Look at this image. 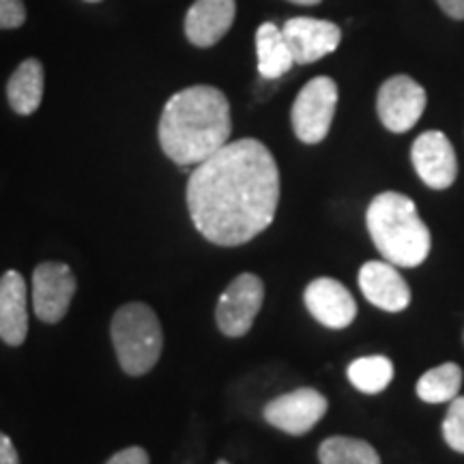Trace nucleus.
Masks as SVG:
<instances>
[{
  "label": "nucleus",
  "instance_id": "11",
  "mask_svg": "<svg viewBox=\"0 0 464 464\" xmlns=\"http://www.w3.org/2000/svg\"><path fill=\"white\" fill-rule=\"evenodd\" d=\"M295 65H310L335 52L340 45L342 31L338 24L316 17H293L282 28Z\"/></svg>",
  "mask_w": 464,
  "mask_h": 464
},
{
  "label": "nucleus",
  "instance_id": "25",
  "mask_svg": "<svg viewBox=\"0 0 464 464\" xmlns=\"http://www.w3.org/2000/svg\"><path fill=\"white\" fill-rule=\"evenodd\" d=\"M443 14H448L454 20H464V0H437Z\"/></svg>",
  "mask_w": 464,
  "mask_h": 464
},
{
  "label": "nucleus",
  "instance_id": "15",
  "mask_svg": "<svg viewBox=\"0 0 464 464\" xmlns=\"http://www.w3.org/2000/svg\"><path fill=\"white\" fill-rule=\"evenodd\" d=\"M28 334V288L20 271L0 277V340L20 346Z\"/></svg>",
  "mask_w": 464,
  "mask_h": 464
},
{
  "label": "nucleus",
  "instance_id": "3",
  "mask_svg": "<svg viewBox=\"0 0 464 464\" xmlns=\"http://www.w3.org/2000/svg\"><path fill=\"white\" fill-rule=\"evenodd\" d=\"M365 224L376 249L393 266H420L430 254V230L415 202L400 191L376 196L365 213Z\"/></svg>",
  "mask_w": 464,
  "mask_h": 464
},
{
  "label": "nucleus",
  "instance_id": "21",
  "mask_svg": "<svg viewBox=\"0 0 464 464\" xmlns=\"http://www.w3.org/2000/svg\"><path fill=\"white\" fill-rule=\"evenodd\" d=\"M443 439L451 450L464 454V396H456L450 402L443 420Z\"/></svg>",
  "mask_w": 464,
  "mask_h": 464
},
{
  "label": "nucleus",
  "instance_id": "4",
  "mask_svg": "<svg viewBox=\"0 0 464 464\" xmlns=\"http://www.w3.org/2000/svg\"><path fill=\"white\" fill-rule=\"evenodd\" d=\"M112 344L121 368L130 376H142L155 368L164 348V334L153 307L140 301L125 304L112 318Z\"/></svg>",
  "mask_w": 464,
  "mask_h": 464
},
{
  "label": "nucleus",
  "instance_id": "13",
  "mask_svg": "<svg viewBox=\"0 0 464 464\" xmlns=\"http://www.w3.org/2000/svg\"><path fill=\"white\" fill-rule=\"evenodd\" d=\"M359 288L370 304L385 312H402L411 304V288L398 266L387 260H370L359 269Z\"/></svg>",
  "mask_w": 464,
  "mask_h": 464
},
{
  "label": "nucleus",
  "instance_id": "2",
  "mask_svg": "<svg viewBox=\"0 0 464 464\" xmlns=\"http://www.w3.org/2000/svg\"><path fill=\"white\" fill-rule=\"evenodd\" d=\"M230 103L216 86H188L166 102L160 119V144L177 166H198L228 144Z\"/></svg>",
  "mask_w": 464,
  "mask_h": 464
},
{
  "label": "nucleus",
  "instance_id": "27",
  "mask_svg": "<svg viewBox=\"0 0 464 464\" xmlns=\"http://www.w3.org/2000/svg\"><path fill=\"white\" fill-rule=\"evenodd\" d=\"M86 3H102V0H86Z\"/></svg>",
  "mask_w": 464,
  "mask_h": 464
},
{
  "label": "nucleus",
  "instance_id": "8",
  "mask_svg": "<svg viewBox=\"0 0 464 464\" xmlns=\"http://www.w3.org/2000/svg\"><path fill=\"white\" fill-rule=\"evenodd\" d=\"M426 110V91L409 75H393L381 86L376 112L382 125L393 133L413 130Z\"/></svg>",
  "mask_w": 464,
  "mask_h": 464
},
{
  "label": "nucleus",
  "instance_id": "9",
  "mask_svg": "<svg viewBox=\"0 0 464 464\" xmlns=\"http://www.w3.org/2000/svg\"><path fill=\"white\" fill-rule=\"evenodd\" d=\"M78 288L73 271L65 263H42L33 274V307L39 321H63Z\"/></svg>",
  "mask_w": 464,
  "mask_h": 464
},
{
  "label": "nucleus",
  "instance_id": "1",
  "mask_svg": "<svg viewBox=\"0 0 464 464\" xmlns=\"http://www.w3.org/2000/svg\"><path fill=\"white\" fill-rule=\"evenodd\" d=\"M185 198L191 222L207 241L243 246L276 219L280 202L276 158L254 138L224 144L189 174Z\"/></svg>",
  "mask_w": 464,
  "mask_h": 464
},
{
  "label": "nucleus",
  "instance_id": "14",
  "mask_svg": "<svg viewBox=\"0 0 464 464\" xmlns=\"http://www.w3.org/2000/svg\"><path fill=\"white\" fill-rule=\"evenodd\" d=\"M237 15V0H196L185 14V37L196 48L222 42Z\"/></svg>",
  "mask_w": 464,
  "mask_h": 464
},
{
  "label": "nucleus",
  "instance_id": "18",
  "mask_svg": "<svg viewBox=\"0 0 464 464\" xmlns=\"http://www.w3.org/2000/svg\"><path fill=\"white\" fill-rule=\"evenodd\" d=\"M462 387V370L458 363H440L417 381V396L428 404L451 402Z\"/></svg>",
  "mask_w": 464,
  "mask_h": 464
},
{
  "label": "nucleus",
  "instance_id": "26",
  "mask_svg": "<svg viewBox=\"0 0 464 464\" xmlns=\"http://www.w3.org/2000/svg\"><path fill=\"white\" fill-rule=\"evenodd\" d=\"M288 3H295V5H318L321 0H288Z\"/></svg>",
  "mask_w": 464,
  "mask_h": 464
},
{
  "label": "nucleus",
  "instance_id": "6",
  "mask_svg": "<svg viewBox=\"0 0 464 464\" xmlns=\"http://www.w3.org/2000/svg\"><path fill=\"white\" fill-rule=\"evenodd\" d=\"M265 299V284L258 276L241 274L230 282L218 301L216 321L228 338H243L256 321Z\"/></svg>",
  "mask_w": 464,
  "mask_h": 464
},
{
  "label": "nucleus",
  "instance_id": "5",
  "mask_svg": "<svg viewBox=\"0 0 464 464\" xmlns=\"http://www.w3.org/2000/svg\"><path fill=\"white\" fill-rule=\"evenodd\" d=\"M335 106H338V84L327 75H318L299 91L290 110L295 136L304 144H318L332 130Z\"/></svg>",
  "mask_w": 464,
  "mask_h": 464
},
{
  "label": "nucleus",
  "instance_id": "19",
  "mask_svg": "<svg viewBox=\"0 0 464 464\" xmlns=\"http://www.w3.org/2000/svg\"><path fill=\"white\" fill-rule=\"evenodd\" d=\"M346 374L355 390L374 396V393H381L382 390L390 387L393 379V363L392 359L382 355L359 357L348 365Z\"/></svg>",
  "mask_w": 464,
  "mask_h": 464
},
{
  "label": "nucleus",
  "instance_id": "23",
  "mask_svg": "<svg viewBox=\"0 0 464 464\" xmlns=\"http://www.w3.org/2000/svg\"><path fill=\"white\" fill-rule=\"evenodd\" d=\"M106 464H149V454L142 448H127L116 451Z\"/></svg>",
  "mask_w": 464,
  "mask_h": 464
},
{
  "label": "nucleus",
  "instance_id": "20",
  "mask_svg": "<svg viewBox=\"0 0 464 464\" xmlns=\"http://www.w3.org/2000/svg\"><path fill=\"white\" fill-rule=\"evenodd\" d=\"M321 464H381V456L372 445L353 437H329L318 448Z\"/></svg>",
  "mask_w": 464,
  "mask_h": 464
},
{
  "label": "nucleus",
  "instance_id": "7",
  "mask_svg": "<svg viewBox=\"0 0 464 464\" xmlns=\"http://www.w3.org/2000/svg\"><path fill=\"white\" fill-rule=\"evenodd\" d=\"M327 409L329 402L321 392L312 390V387H301V390L288 392L271 400L265 406L263 415L269 426L293 434V437H301L323 420Z\"/></svg>",
  "mask_w": 464,
  "mask_h": 464
},
{
  "label": "nucleus",
  "instance_id": "10",
  "mask_svg": "<svg viewBox=\"0 0 464 464\" xmlns=\"http://www.w3.org/2000/svg\"><path fill=\"white\" fill-rule=\"evenodd\" d=\"M411 160L428 188L448 189L458 177L456 150L443 131H426L413 142Z\"/></svg>",
  "mask_w": 464,
  "mask_h": 464
},
{
  "label": "nucleus",
  "instance_id": "12",
  "mask_svg": "<svg viewBox=\"0 0 464 464\" xmlns=\"http://www.w3.org/2000/svg\"><path fill=\"white\" fill-rule=\"evenodd\" d=\"M305 307L329 329H344L355 321L357 304L344 284L334 277H318L305 288Z\"/></svg>",
  "mask_w": 464,
  "mask_h": 464
},
{
  "label": "nucleus",
  "instance_id": "28",
  "mask_svg": "<svg viewBox=\"0 0 464 464\" xmlns=\"http://www.w3.org/2000/svg\"><path fill=\"white\" fill-rule=\"evenodd\" d=\"M218 464H230V462H226V460H219Z\"/></svg>",
  "mask_w": 464,
  "mask_h": 464
},
{
  "label": "nucleus",
  "instance_id": "16",
  "mask_svg": "<svg viewBox=\"0 0 464 464\" xmlns=\"http://www.w3.org/2000/svg\"><path fill=\"white\" fill-rule=\"evenodd\" d=\"M44 89L45 72L42 61H37V58L22 61L7 82V100L11 110L20 116L34 114L42 106Z\"/></svg>",
  "mask_w": 464,
  "mask_h": 464
},
{
  "label": "nucleus",
  "instance_id": "22",
  "mask_svg": "<svg viewBox=\"0 0 464 464\" xmlns=\"http://www.w3.org/2000/svg\"><path fill=\"white\" fill-rule=\"evenodd\" d=\"M24 0H0V31H15V28L24 26Z\"/></svg>",
  "mask_w": 464,
  "mask_h": 464
},
{
  "label": "nucleus",
  "instance_id": "17",
  "mask_svg": "<svg viewBox=\"0 0 464 464\" xmlns=\"http://www.w3.org/2000/svg\"><path fill=\"white\" fill-rule=\"evenodd\" d=\"M256 56L258 73L265 80H280L295 65L286 37L274 22H265L256 31Z\"/></svg>",
  "mask_w": 464,
  "mask_h": 464
},
{
  "label": "nucleus",
  "instance_id": "24",
  "mask_svg": "<svg viewBox=\"0 0 464 464\" xmlns=\"http://www.w3.org/2000/svg\"><path fill=\"white\" fill-rule=\"evenodd\" d=\"M0 464H20V456L7 434L0 432Z\"/></svg>",
  "mask_w": 464,
  "mask_h": 464
}]
</instances>
